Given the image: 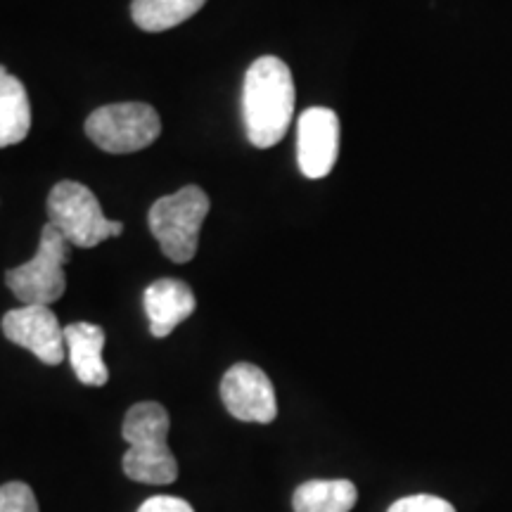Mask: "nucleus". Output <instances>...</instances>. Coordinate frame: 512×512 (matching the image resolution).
Segmentation results:
<instances>
[{"instance_id": "obj_1", "label": "nucleus", "mask_w": 512, "mask_h": 512, "mask_svg": "<svg viewBox=\"0 0 512 512\" xmlns=\"http://www.w3.org/2000/svg\"><path fill=\"white\" fill-rule=\"evenodd\" d=\"M242 117L249 143L259 150H268L285 138L294 117V81L280 57L264 55L247 69Z\"/></svg>"}, {"instance_id": "obj_2", "label": "nucleus", "mask_w": 512, "mask_h": 512, "mask_svg": "<svg viewBox=\"0 0 512 512\" xmlns=\"http://www.w3.org/2000/svg\"><path fill=\"white\" fill-rule=\"evenodd\" d=\"M169 425V413L162 403L143 401L128 408L121 427V437L128 444L121 465L128 479L152 486L176 482L178 463L166 444Z\"/></svg>"}, {"instance_id": "obj_3", "label": "nucleus", "mask_w": 512, "mask_h": 512, "mask_svg": "<svg viewBox=\"0 0 512 512\" xmlns=\"http://www.w3.org/2000/svg\"><path fill=\"white\" fill-rule=\"evenodd\" d=\"M209 195L200 185H185L174 195L159 197L152 204L150 230L162 252L176 264H188L197 254L202 223L209 214Z\"/></svg>"}, {"instance_id": "obj_4", "label": "nucleus", "mask_w": 512, "mask_h": 512, "mask_svg": "<svg viewBox=\"0 0 512 512\" xmlns=\"http://www.w3.org/2000/svg\"><path fill=\"white\" fill-rule=\"evenodd\" d=\"M48 223L72 247L91 249L124 233V223L102 214L98 197L83 183L60 181L48 195Z\"/></svg>"}, {"instance_id": "obj_5", "label": "nucleus", "mask_w": 512, "mask_h": 512, "mask_svg": "<svg viewBox=\"0 0 512 512\" xmlns=\"http://www.w3.org/2000/svg\"><path fill=\"white\" fill-rule=\"evenodd\" d=\"M72 261V245L46 223L34 259L5 273V283L24 306H50L67 290L64 266Z\"/></svg>"}, {"instance_id": "obj_6", "label": "nucleus", "mask_w": 512, "mask_h": 512, "mask_svg": "<svg viewBox=\"0 0 512 512\" xmlns=\"http://www.w3.org/2000/svg\"><path fill=\"white\" fill-rule=\"evenodd\" d=\"M162 133V119L155 107L145 102H117L98 107L86 119V136L100 150L112 155H128L150 147Z\"/></svg>"}, {"instance_id": "obj_7", "label": "nucleus", "mask_w": 512, "mask_h": 512, "mask_svg": "<svg viewBox=\"0 0 512 512\" xmlns=\"http://www.w3.org/2000/svg\"><path fill=\"white\" fill-rule=\"evenodd\" d=\"M223 406L235 420L268 425L278 418V399L273 382L259 366L235 363L221 380Z\"/></svg>"}, {"instance_id": "obj_8", "label": "nucleus", "mask_w": 512, "mask_h": 512, "mask_svg": "<svg viewBox=\"0 0 512 512\" xmlns=\"http://www.w3.org/2000/svg\"><path fill=\"white\" fill-rule=\"evenodd\" d=\"M3 335L17 347L31 351L46 366H60L67 358L64 328L50 306H22L3 316Z\"/></svg>"}, {"instance_id": "obj_9", "label": "nucleus", "mask_w": 512, "mask_h": 512, "mask_svg": "<svg viewBox=\"0 0 512 512\" xmlns=\"http://www.w3.org/2000/svg\"><path fill=\"white\" fill-rule=\"evenodd\" d=\"M339 155V117L328 107H311L297 124V164L311 181L325 178Z\"/></svg>"}, {"instance_id": "obj_10", "label": "nucleus", "mask_w": 512, "mask_h": 512, "mask_svg": "<svg viewBox=\"0 0 512 512\" xmlns=\"http://www.w3.org/2000/svg\"><path fill=\"white\" fill-rule=\"evenodd\" d=\"M152 337H169L195 311V294L190 285L176 278H159L143 294Z\"/></svg>"}, {"instance_id": "obj_11", "label": "nucleus", "mask_w": 512, "mask_h": 512, "mask_svg": "<svg viewBox=\"0 0 512 512\" xmlns=\"http://www.w3.org/2000/svg\"><path fill=\"white\" fill-rule=\"evenodd\" d=\"M64 347L69 363L81 384L102 387L110 380L102 349H105V330L95 323H72L64 328Z\"/></svg>"}, {"instance_id": "obj_12", "label": "nucleus", "mask_w": 512, "mask_h": 512, "mask_svg": "<svg viewBox=\"0 0 512 512\" xmlns=\"http://www.w3.org/2000/svg\"><path fill=\"white\" fill-rule=\"evenodd\" d=\"M31 131V102L24 83L0 64V147L22 143Z\"/></svg>"}, {"instance_id": "obj_13", "label": "nucleus", "mask_w": 512, "mask_h": 512, "mask_svg": "<svg viewBox=\"0 0 512 512\" xmlns=\"http://www.w3.org/2000/svg\"><path fill=\"white\" fill-rule=\"evenodd\" d=\"M358 489L349 479H313L297 486L292 498L294 512H351Z\"/></svg>"}, {"instance_id": "obj_14", "label": "nucleus", "mask_w": 512, "mask_h": 512, "mask_svg": "<svg viewBox=\"0 0 512 512\" xmlns=\"http://www.w3.org/2000/svg\"><path fill=\"white\" fill-rule=\"evenodd\" d=\"M207 0H133L131 17L138 29L159 34L169 31L202 10Z\"/></svg>"}, {"instance_id": "obj_15", "label": "nucleus", "mask_w": 512, "mask_h": 512, "mask_svg": "<svg viewBox=\"0 0 512 512\" xmlns=\"http://www.w3.org/2000/svg\"><path fill=\"white\" fill-rule=\"evenodd\" d=\"M0 512H38V501L31 486L22 482L0 486Z\"/></svg>"}, {"instance_id": "obj_16", "label": "nucleus", "mask_w": 512, "mask_h": 512, "mask_svg": "<svg viewBox=\"0 0 512 512\" xmlns=\"http://www.w3.org/2000/svg\"><path fill=\"white\" fill-rule=\"evenodd\" d=\"M387 512H456V508L439 496L418 494L399 498V501L392 503V508Z\"/></svg>"}, {"instance_id": "obj_17", "label": "nucleus", "mask_w": 512, "mask_h": 512, "mask_svg": "<svg viewBox=\"0 0 512 512\" xmlns=\"http://www.w3.org/2000/svg\"><path fill=\"white\" fill-rule=\"evenodd\" d=\"M138 512H195L192 505L176 496H152L140 505Z\"/></svg>"}]
</instances>
